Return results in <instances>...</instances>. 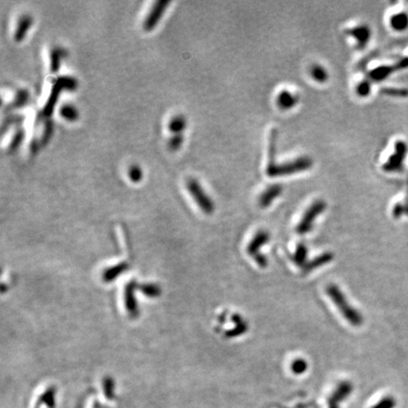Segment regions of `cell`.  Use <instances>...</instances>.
<instances>
[{"label": "cell", "instance_id": "5", "mask_svg": "<svg viewBox=\"0 0 408 408\" xmlns=\"http://www.w3.org/2000/svg\"><path fill=\"white\" fill-rule=\"evenodd\" d=\"M186 188L195 199L198 207L207 214H211L214 210V204L210 196L206 194L202 186L195 179H189L186 181Z\"/></svg>", "mask_w": 408, "mask_h": 408}, {"label": "cell", "instance_id": "14", "mask_svg": "<svg viewBox=\"0 0 408 408\" xmlns=\"http://www.w3.org/2000/svg\"><path fill=\"white\" fill-rule=\"evenodd\" d=\"M332 258H333L332 254V253H323V254H321L319 256L314 258L309 263H307L305 265V267L303 268V271H304V272H310L314 271V270H317L318 268H320V267H322V266L330 263L332 261Z\"/></svg>", "mask_w": 408, "mask_h": 408}, {"label": "cell", "instance_id": "13", "mask_svg": "<svg viewBox=\"0 0 408 408\" xmlns=\"http://www.w3.org/2000/svg\"><path fill=\"white\" fill-rule=\"evenodd\" d=\"M389 25L395 31H403L408 27V15L406 12H399L391 15Z\"/></svg>", "mask_w": 408, "mask_h": 408}, {"label": "cell", "instance_id": "4", "mask_svg": "<svg viewBox=\"0 0 408 408\" xmlns=\"http://www.w3.org/2000/svg\"><path fill=\"white\" fill-rule=\"evenodd\" d=\"M270 233L264 230H260L258 231L255 235L253 236V238L251 240V242L248 244L247 246V253L249 255H251L252 258L254 259V261L256 262L257 265L260 268H266L268 266V260L267 257L263 255L262 253H260V249L261 247L265 246L269 240H270Z\"/></svg>", "mask_w": 408, "mask_h": 408}, {"label": "cell", "instance_id": "17", "mask_svg": "<svg viewBox=\"0 0 408 408\" xmlns=\"http://www.w3.org/2000/svg\"><path fill=\"white\" fill-rule=\"evenodd\" d=\"M185 127H186V119L183 116H181V115L173 117L168 123L169 131L175 135H180L181 132L185 129Z\"/></svg>", "mask_w": 408, "mask_h": 408}, {"label": "cell", "instance_id": "1", "mask_svg": "<svg viewBox=\"0 0 408 408\" xmlns=\"http://www.w3.org/2000/svg\"><path fill=\"white\" fill-rule=\"evenodd\" d=\"M326 293L341 315L351 326L359 327L362 325L364 322L362 315L349 303L345 294L339 287L334 284L328 285L326 287Z\"/></svg>", "mask_w": 408, "mask_h": 408}, {"label": "cell", "instance_id": "12", "mask_svg": "<svg viewBox=\"0 0 408 408\" xmlns=\"http://www.w3.org/2000/svg\"><path fill=\"white\" fill-rule=\"evenodd\" d=\"M31 24H32V17L30 15H23L20 16L17 22L16 29H15V35H14L15 41L19 42L24 39Z\"/></svg>", "mask_w": 408, "mask_h": 408}, {"label": "cell", "instance_id": "24", "mask_svg": "<svg viewBox=\"0 0 408 408\" xmlns=\"http://www.w3.org/2000/svg\"><path fill=\"white\" fill-rule=\"evenodd\" d=\"M28 99H29V93H28V91L23 90V89H21V90L18 91V93H17V95H16V98L15 99V101L11 104L12 107H21V106L24 105L27 101H28Z\"/></svg>", "mask_w": 408, "mask_h": 408}, {"label": "cell", "instance_id": "16", "mask_svg": "<svg viewBox=\"0 0 408 408\" xmlns=\"http://www.w3.org/2000/svg\"><path fill=\"white\" fill-rule=\"evenodd\" d=\"M310 75L314 80H316L317 82H319V83H324L329 78V74H328V71L326 70V68H324L322 65L317 64V63L313 64L311 66Z\"/></svg>", "mask_w": 408, "mask_h": 408}, {"label": "cell", "instance_id": "26", "mask_svg": "<svg viewBox=\"0 0 408 408\" xmlns=\"http://www.w3.org/2000/svg\"><path fill=\"white\" fill-rule=\"evenodd\" d=\"M183 142V137L180 135H174L169 140H168V148L172 151H175L181 147Z\"/></svg>", "mask_w": 408, "mask_h": 408}, {"label": "cell", "instance_id": "7", "mask_svg": "<svg viewBox=\"0 0 408 408\" xmlns=\"http://www.w3.org/2000/svg\"><path fill=\"white\" fill-rule=\"evenodd\" d=\"M168 4H169L168 0H157L156 2H154L149 14L144 20L143 28L145 30H152L158 24L162 15H164Z\"/></svg>", "mask_w": 408, "mask_h": 408}, {"label": "cell", "instance_id": "19", "mask_svg": "<svg viewBox=\"0 0 408 408\" xmlns=\"http://www.w3.org/2000/svg\"><path fill=\"white\" fill-rule=\"evenodd\" d=\"M60 116L66 120L74 121L78 118V113L75 106L72 104H63L60 107Z\"/></svg>", "mask_w": 408, "mask_h": 408}, {"label": "cell", "instance_id": "21", "mask_svg": "<svg viewBox=\"0 0 408 408\" xmlns=\"http://www.w3.org/2000/svg\"><path fill=\"white\" fill-rule=\"evenodd\" d=\"M60 58H61L60 49L54 47L50 50V71L52 73H55L59 70Z\"/></svg>", "mask_w": 408, "mask_h": 408}, {"label": "cell", "instance_id": "9", "mask_svg": "<svg viewBox=\"0 0 408 408\" xmlns=\"http://www.w3.org/2000/svg\"><path fill=\"white\" fill-rule=\"evenodd\" d=\"M346 33L350 35L356 41V45L358 49L365 48L371 37V30L368 25L365 24L349 29Z\"/></svg>", "mask_w": 408, "mask_h": 408}, {"label": "cell", "instance_id": "6", "mask_svg": "<svg viewBox=\"0 0 408 408\" xmlns=\"http://www.w3.org/2000/svg\"><path fill=\"white\" fill-rule=\"evenodd\" d=\"M54 83L55 84L52 87L51 94H50V96L48 97V100H47L45 108H44V114L46 116H49L51 114L54 104L57 101L59 92L61 89H70L71 90V89H74L77 86V80L75 78H72V77H68V76H63V77L58 78Z\"/></svg>", "mask_w": 408, "mask_h": 408}, {"label": "cell", "instance_id": "22", "mask_svg": "<svg viewBox=\"0 0 408 408\" xmlns=\"http://www.w3.org/2000/svg\"><path fill=\"white\" fill-rule=\"evenodd\" d=\"M290 368H291V370L294 374L301 375L307 370L308 364L303 358H297V359L292 361Z\"/></svg>", "mask_w": 408, "mask_h": 408}, {"label": "cell", "instance_id": "11", "mask_svg": "<svg viewBox=\"0 0 408 408\" xmlns=\"http://www.w3.org/2000/svg\"><path fill=\"white\" fill-rule=\"evenodd\" d=\"M299 102V97L291 92L283 90L280 92L276 98V104L282 110H290Z\"/></svg>", "mask_w": 408, "mask_h": 408}, {"label": "cell", "instance_id": "15", "mask_svg": "<svg viewBox=\"0 0 408 408\" xmlns=\"http://www.w3.org/2000/svg\"><path fill=\"white\" fill-rule=\"evenodd\" d=\"M307 254H308V251H307L306 246L304 244H300V245L297 246V248L295 250V253L292 254L291 259L296 266L304 268L305 265L307 264L306 263Z\"/></svg>", "mask_w": 408, "mask_h": 408}, {"label": "cell", "instance_id": "23", "mask_svg": "<svg viewBox=\"0 0 408 408\" xmlns=\"http://www.w3.org/2000/svg\"><path fill=\"white\" fill-rule=\"evenodd\" d=\"M371 92V83L368 79H364L356 86V93L359 97H368Z\"/></svg>", "mask_w": 408, "mask_h": 408}, {"label": "cell", "instance_id": "3", "mask_svg": "<svg viewBox=\"0 0 408 408\" xmlns=\"http://www.w3.org/2000/svg\"><path fill=\"white\" fill-rule=\"evenodd\" d=\"M326 207H327V204L324 200H322V199L315 200L307 208V210L302 215L301 221L299 222V224L297 225V228H296V232L301 235L306 234L307 233L311 232L312 229H313V225L316 221V218L324 212Z\"/></svg>", "mask_w": 408, "mask_h": 408}, {"label": "cell", "instance_id": "25", "mask_svg": "<svg viewBox=\"0 0 408 408\" xmlns=\"http://www.w3.org/2000/svg\"><path fill=\"white\" fill-rule=\"evenodd\" d=\"M128 175L134 182H138L143 177V171L137 165H133L128 170Z\"/></svg>", "mask_w": 408, "mask_h": 408}, {"label": "cell", "instance_id": "27", "mask_svg": "<svg viewBox=\"0 0 408 408\" xmlns=\"http://www.w3.org/2000/svg\"><path fill=\"white\" fill-rule=\"evenodd\" d=\"M23 137H24V134H23V132H22V131H18V132L15 134V136H14V138H13V140H12V142H11L10 149H11V150H15V149H16V148L20 145L21 141L23 140Z\"/></svg>", "mask_w": 408, "mask_h": 408}, {"label": "cell", "instance_id": "2", "mask_svg": "<svg viewBox=\"0 0 408 408\" xmlns=\"http://www.w3.org/2000/svg\"><path fill=\"white\" fill-rule=\"evenodd\" d=\"M313 166V160L310 157L302 156L282 164H275L267 167V174L272 177H284L300 173L310 169Z\"/></svg>", "mask_w": 408, "mask_h": 408}, {"label": "cell", "instance_id": "8", "mask_svg": "<svg viewBox=\"0 0 408 408\" xmlns=\"http://www.w3.org/2000/svg\"><path fill=\"white\" fill-rule=\"evenodd\" d=\"M407 154V146L404 142L398 141L395 145V152L389 157L388 162L384 164L383 168L388 172L398 171L402 168L405 156Z\"/></svg>", "mask_w": 408, "mask_h": 408}, {"label": "cell", "instance_id": "18", "mask_svg": "<svg viewBox=\"0 0 408 408\" xmlns=\"http://www.w3.org/2000/svg\"><path fill=\"white\" fill-rule=\"evenodd\" d=\"M233 319L234 323L236 324V326H235L234 329H233V330H231L230 332H228L227 335L229 337H236V336H239V335H241L243 333L247 332L248 325L239 315H234Z\"/></svg>", "mask_w": 408, "mask_h": 408}, {"label": "cell", "instance_id": "20", "mask_svg": "<svg viewBox=\"0 0 408 408\" xmlns=\"http://www.w3.org/2000/svg\"><path fill=\"white\" fill-rule=\"evenodd\" d=\"M276 141H277V131L275 129L272 130L270 136V145H269V163L268 166H272L276 164Z\"/></svg>", "mask_w": 408, "mask_h": 408}, {"label": "cell", "instance_id": "28", "mask_svg": "<svg viewBox=\"0 0 408 408\" xmlns=\"http://www.w3.org/2000/svg\"><path fill=\"white\" fill-rule=\"evenodd\" d=\"M394 407V402L392 399H385L377 405L375 408H392Z\"/></svg>", "mask_w": 408, "mask_h": 408}, {"label": "cell", "instance_id": "10", "mask_svg": "<svg viewBox=\"0 0 408 408\" xmlns=\"http://www.w3.org/2000/svg\"><path fill=\"white\" fill-rule=\"evenodd\" d=\"M283 193V186L281 184L270 185L259 197V205L261 208H268L272 202Z\"/></svg>", "mask_w": 408, "mask_h": 408}]
</instances>
